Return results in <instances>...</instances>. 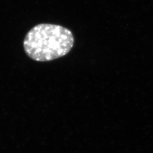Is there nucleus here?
Here are the masks:
<instances>
[{"label": "nucleus", "mask_w": 153, "mask_h": 153, "mask_svg": "<svg viewBox=\"0 0 153 153\" xmlns=\"http://www.w3.org/2000/svg\"><path fill=\"white\" fill-rule=\"evenodd\" d=\"M74 44L73 33L60 25L43 23L32 28L23 40V48L33 60L47 62L68 54Z\"/></svg>", "instance_id": "nucleus-1"}]
</instances>
